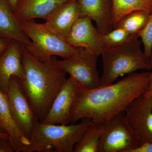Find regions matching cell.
<instances>
[{"instance_id":"obj_1","label":"cell","mask_w":152,"mask_h":152,"mask_svg":"<svg viewBox=\"0 0 152 152\" xmlns=\"http://www.w3.org/2000/svg\"><path fill=\"white\" fill-rule=\"evenodd\" d=\"M151 72L133 73L115 83L93 89L78 86L71 112V124L90 118L104 124L148 90Z\"/></svg>"},{"instance_id":"obj_2","label":"cell","mask_w":152,"mask_h":152,"mask_svg":"<svg viewBox=\"0 0 152 152\" xmlns=\"http://www.w3.org/2000/svg\"><path fill=\"white\" fill-rule=\"evenodd\" d=\"M57 61L56 57L54 56L49 61H41L23 47L24 76L19 80L23 91L41 122L67 79L66 73L58 66Z\"/></svg>"},{"instance_id":"obj_3","label":"cell","mask_w":152,"mask_h":152,"mask_svg":"<svg viewBox=\"0 0 152 152\" xmlns=\"http://www.w3.org/2000/svg\"><path fill=\"white\" fill-rule=\"evenodd\" d=\"M141 41L137 34L132 35L125 43L113 48H103V72L101 86L113 83L119 77L139 70L152 69L151 58L141 50Z\"/></svg>"},{"instance_id":"obj_4","label":"cell","mask_w":152,"mask_h":152,"mask_svg":"<svg viewBox=\"0 0 152 152\" xmlns=\"http://www.w3.org/2000/svg\"><path fill=\"white\" fill-rule=\"evenodd\" d=\"M90 118L78 124H53L37 122L24 152H73L91 122Z\"/></svg>"},{"instance_id":"obj_5","label":"cell","mask_w":152,"mask_h":152,"mask_svg":"<svg viewBox=\"0 0 152 152\" xmlns=\"http://www.w3.org/2000/svg\"><path fill=\"white\" fill-rule=\"evenodd\" d=\"M20 26L31 41L25 48L41 61H49L54 56L67 58L75 55L80 49L72 46L65 39L48 28L44 23H39L34 20L21 22Z\"/></svg>"},{"instance_id":"obj_6","label":"cell","mask_w":152,"mask_h":152,"mask_svg":"<svg viewBox=\"0 0 152 152\" xmlns=\"http://www.w3.org/2000/svg\"><path fill=\"white\" fill-rule=\"evenodd\" d=\"M97 55L88 49L80 48L72 56L57 60L58 66L70 75L78 86L93 89L101 86L97 69Z\"/></svg>"},{"instance_id":"obj_7","label":"cell","mask_w":152,"mask_h":152,"mask_svg":"<svg viewBox=\"0 0 152 152\" xmlns=\"http://www.w3.org/2000/svg\"><path fill=\"white\" fill-rule=\"evenodd\" d=\"M124 112L115 115L104 124L98 152H131L138 147Z\"/></svg>"},{"instance_id":"obj_8","label":"cell","mask_w":152,"mask_h":152,"mask_svg":"<svg viewBox=\"0 0 152 152\" xmlns=\"http://www.w3.org/2000/svg\"><path fill=\"white\" fill-rule=\"evenodd\" d=\"M128 122L138 146L152 143V97L146 92L129 104L125 110Z\"/></svg>"},{"instance_id":"obj_9","label":"cell","mask_w":152,"mask_h":152,"mask_svg":"<svg viewBox=\"0 0 152 152\" xmlns=\"http://www.w3.org/2000/svg\"><path fill=\"white\" fill-rule=\"evenodd\" d=\"M6 94L11 111L17 126L23 134L29 140L34 126L39 121L22 90L18 78H12Z\"/></svg>"},{"instance_id":"obj_10","label":"cell","mask_w":152,"mask_h":152,"mask_svg":"<svg viewBox=\"0 0 152 152\" xmlns=\"http://www.w3.org/2000/svg\"><path fill=\"white\" fill-rule=\"evenodd\" d=\"M92 21L88 17L79 18L74 23L65 40L74 48L88 49L99 56L103 49L102 34L94 26Z\"/></svg>"},{"instance_id":"obj_11","label":"cell","mask_w":152,"mask_h":152,"mask_svg":"<svg viewBox=\"0 0 152 152\" xmlns=\"http://www.w3.org/2000/svg\"><path fill=\"white\" fill-rule=\"evenodd\" d=\"M77 85L71 77L66 80L42 122L58 125L71 124V112L75 98Z\"/></svg>"},{"instance_id":"obj_12","label":"cell","mask_w":152,"mask_h":152,"mask_svg":"<svg viewBox=\"0 0 152 152\" xmlns=\"http://www.w3.org/2000/svg\"><path fill=\"white\" fill-rule=\"evenodd\" d=\"M24 46L16 41H11L0 55V90L7 93L13 77L21 80L24 76L22 53Z\"/></svg>"},{"instance_id":"obj_13","label":"cell","mask_w":152,"mask_h":152,"mask_svg":"<svg viewBox=\"0 0 152 152\" xmlns=\"http://www.w3.org/2000/svg\"><path fill=\"white\" fill-rule=\"evenodd\" d=\"M81 17H88L94 21L102 34H105L113 28V0H77Z\"/></svg>"},{"instance_id":"obj_14","label":"cell","mask_w":152,"mask_h":152,"mask_svg":"<svg viewBox=\"0 0 152 152\" xmlns=\"http://www.w3.org/2000/svg\"><path fill=\"white\" fill-rule=\"evenodd\" d=\"M80 17L77 1L71 0L49 16L44 24L53 33L65 39L74 23Z\"/></svg>"},{"instance_id":"obj_15","label":"cell","mask_w":152,"mask_h":152,"mask_svg":"<svg viewBox=\"0 0 152 152\" xmlns=\"http://www.w3.org/2000/svg\"><path fill=\"white\" fill-rule=\"evenodd\" d=\"M71 0H18L14 15L19 23L35 19L45 20Z\"/></svg>"},{"instance_id":"obj_16","label":"cell","mask_w":152,"mask_h":152,"mask_svg":"<svg viewBox=\"0 0 152 152\" xmlns=\"http://www.w3.org/2000/svg\"><path fill=\"white\" fill-rule=\"evenodd\" d=\"M0 125L9 135L15 152H23L29 145L30 140L19 129L14 119L7 94L0 90Z\"/></svg>"},{"instance_id":"obj_17","label":"cell","mask_w":152,"mask_h":152,"mask_svg":"<svg viewBox=\"0 0 152 152\" xmlns=\"http://www.w3.org/2000/svg\"><path fill=\"white\" fill-rule=\"evenodd\" d=\"M0 37L9 41L18 42L25 47L31 42L6 0H0Z\"/></svg>"},{"instance_id":"obj_18","label":"cell","mask_w":152,"mask_h":152,"mask_svg":"<svg viewBox=\"0 0 152 152\" xmlns=\"http://www.w3.org/2000/svg\"><path fill=\"white\" fill-rule=\"evenodd\" d=\"M113 28L127 14L138 10L152 12V0H113Z\"/></svg>"},{"instance_id":"obj_19","label":"cell","mask_w":152,"mask_h":152,"mask_svg":"<svg viewBox=\"0 0 152 152\" xmlns=\"http://www.w3.org/2000/svg\"><path fill=\"white\" fill-rule=\"evenodd\" d=\"M104 128V124L91 121L83 137L75 146L73 152H98L99 142Z\"/></svg>"},{"instance_id":"obj_20","label":"cell","mask_w":152,"mask_h":152,"mask_svg":"<svg viewBox=\"0 0 152 152\" xmlns=\"http://www.w3.org/2000/svg\"><path fill=\"white\" fill-rule=\"evenodd\" d=\"M151 13L145 10L134 11L123 17L115 28L123 29L131 35L137 34L148 23Z\"/></svg>"},{"instance_id":"obj_21","label":"cell","mask_w":152,"mask_h":152,"mask_svg":"<svg viewBox=\"0 0 152 152\" xmlns=\"http://www.w3.org/2000/svg\"><path fill=\"white\" fill-rule=\"evenodd\" d=\"M132 36L121 28H115L105 34H102L101 42L103 48H113L127 42Z\"/></svg>"},{"instance_id":"obj_22","label":"cell","mask_w":152,"mask_h":152,"mask_svg":"<svg viewBox=\"0 0 152 152\" xmlns=\"http://www.w3.org/2000/svg\"><path fill=\"white\" fill-rule=\"evenodd\" d=\"M144 46V53L151 58L152 53V12L148 23L137 34Z\"/></svg>"},{"instance_id":"obj_23","label":"cell","mask_w":152,"mask_h":152,"mask_svg":"<svg viewBox=\"0 0 152 152\" xmlns=\"http://www.w3.org/2000/svg\"><path fill=\"white\" fill-rule=\"evenodd\" d=\"M15 152L14 147L9 139H0V152Z\"/></svg>"},{"instance_id":"obj_24","label":"cell","mask_w":152,"mask_h":152,"mask_svg":"<svg viewBox=\"0 0 152 152\" xmlns=\"http://www.w3.org/2000/svg\"><path fill=\"white\" fill-rule=\"evenodd\" d=\"M131 152H152V143L144 144L132 150Z\"/></svg>"},{"instance_id":"obj_25","label":"cell","mask_w":152,"mask_h":152,"mask_svg":"<svg viewBox=\"0 0 152 152\" xmlns=\"http://www.w3.org/2000/svg\"><path fill=\"white\" fill-rule=\"evenodd\" d=\"M10 41L0 37V55L7 48Z\"/></svg>"},{"instance_id":"obj_26","label":"cell","mask_w":152,"mask_h":152,"mask_svg":"<svg viewBox=\"0 0 152 152\" xmlns=\"http://www.w3.org/2000/svg\"><path fill=\"white\" fill-rule=\"evenodd\" d=\"M13 12L15 11L18 0H6Z\"/></svg>"},{"instance_id":"obj_27","label":"cell","mask_w":152,"mask_h":152,"mask_svg":"<svg viewBox=\"0 0 152 152\" xmlns=\"http://www.w3.org/2000/svg\"><path fill=\"white\" fill-rule=\"evenodd\" d=\"M146 92L152 97V72L151 74V78L149 85L148 88Z\"/></svg>"},{"instance_id":"obj_28","label":"cell","mask_w":152,"mask_h":152,"mask_svg":"<svg viewBox=\"0 0 152 152\" xmlns=\"http://www.w3.org/2000/svg\"><path fill=\"white\" fill-rule=\"evenodd\" d=\"M1 138L10 139V137H9V135L5 132H4L0 131V139Z\"/></svg>"},{"instance_id":"obj_29","label":"cell","mask_w":152,"mask_h":152,"mask_svg":"<svg viewBox=\"0 0 152 152\" xmlns=\"http://www.w3.org/2000/svg\"><path fill=\"white\" fill-rule=\"evenodd\" d=\"M0 131H2V132H3L4 131V130H3V129H2V127L1 126V125H0Z\"/></svg>"},{"instance_id":"obj_30","label":"cell","mask_w":152,"mask_h":152,"mask_svg":"<svg viewBox=\"0 0 152 152\" xmlns=\"http://www.w3.org/2000/svg\"><path fill=\"white\" fill-rule=\"evenodd\" d=\"M151 62L152 65V55L151 56Z\"/></svg>"}]
</instances>
